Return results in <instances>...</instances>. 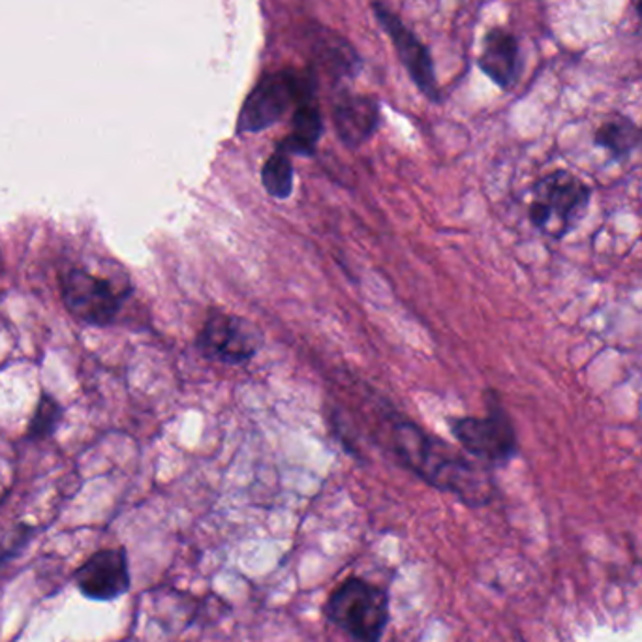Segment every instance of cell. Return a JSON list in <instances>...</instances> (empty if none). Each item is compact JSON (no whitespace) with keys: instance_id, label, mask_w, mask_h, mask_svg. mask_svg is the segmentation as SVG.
<instances>
[{"instance_id":"6","label":"cell","mask_w":642,"mask_h":642,"mask_svg":"<svg viewBox=\"0 0 642 642\" xmlns=\"http://www.w3.org/2000/svg\"><path fill=\"white\" fill-rule=\"evenodd\" d=\"M260 346L262 333L249 320L223 312H213L197 339V347L205 357L226 365L249 360Z\"/></svg>"},{"instance_id":"17","label":"cell","mask_w":642,"mask_h":642,"mask_svg":"<svg viewBox=\"0 0 642 642\" xmlns=\"http://www.w3.org/2000/svg\"><path fill=\"white\" fill-rule=\"evenodd\" d=\"M637 10H639V13L642 15V0H637Z\"/></svg>"},{"instance_id":"4","label":"cell","mask_w":642,"mask_h":642,"mask_svg":"<svg viewBox=\"0 0 642 642\" xmlns=\"http://www.w3.org/2000/svg\"><path fill=\"white\" fill-rule=\"evenodd\" d=\"M592 191L570 171H552L534 186L528 215L544 236L562 239L583 222Z\"/></svg>"},{"instance_id":"1","label":"cell","mask_w":642,"mask_h":642,"mask_svg":"<svg viewBox=\"0 0 642 642\" xmlns=\"http://www.w3.org/2000/svg\"><path fill=\"white\" fill-rule=\"evenodd\" d=\"M394 451L399 459L426 483L439 491L452 492L470 505L486 504L491 500L492 483L481 468L460 457L451 447L431 439L417 426L394 428Z\"/></svg>"},{"instance_id":"18","label":"cell","mask_w":642,"mask_h":642,"mask_svg":"<svg viewBox=\"0 0 642 642\" xmlns=\"http://www.w3.org/2000/svg\"><path fill=\"white\" fill-rule=\"evenodd\" d=\"M641 134H642V130H641Z\"/></svg>"},{"instance_id":"16","label":"cell","mask_w":642,"mask_h":642,"mask_svg":"<svg viewBox=\"0 0 642 642\" xmlns=\"http://www.w3.org/2000/svg\"><path fill=\"white\" fill-rule=\"evenodd\" d=\"M62 420V406L49 393L39 394L38 406L28 421L26 438L42 439L51 436Z\"/></svg>"},{"instance_id":"9","label":"cell","mask_w":642,"mask_h":642,"mask_svg":"<svg viewBox=\"0 0 642 642\" xmlns=\"http://www.w3.org/2000/svg\"><path fill=\"white\" fill-rule=\"evenodd\" d=\"M76 584L83 596L94 601H112L130 591V568L125 549L94 552L79 565Z\"/></svg>"},{"instance_id":"15","label":"cell","mask_w":642,"mask_h":642,"mask_svg":"<svg viewBox=\"0 0 642 642\" xmlns=\"http://www.w3.org/2000/svg\"><path fill=\"white\" fill-rule=\"evenodd\" d=\"M262 183L275 199H288L294 192V165L288 152L276 149L262 168Z\"/></svg>"},{"instance_id":"14","label":"cell","mask_w":642,"mask_h":642,"mask_svg":"<svg viewBox=\"0 0 642 642\" xmlns=\"http://www.w3.org/2000/svg\"><path fill=\"white\" fill-rule=\"evenodd\" d=\"M641 141V130L637 128L633 121L622 115L609 118L596 131L597 147H601L615 158L628 157Z\"/></svg>"},{"instance_id":"2","label":"cell","mask_w":642,"mask_h":642,"mask_svg":"<svg viewBox=\"0 0 642 642\" xmlns=\"http://www.w3.org/2000/svg\"><path fill=\"white\" fill-rule=\"evenodd\" d=\"M318 72L314 66L305 70L284 68L280 72L265 73L244 100L237 131L256 134L276 125L297 105L318 100Z\"/></svg>"},{"instance_id":"10","label":"cell","mask_w":642,"mask_h":642,"mask_svg":"<svg viewBox=\"0 0 642 642\" xmlns=\"http://www.w3.org/2000/svg\"><path fill=\"white\" fill-rule=\"evenodd\" d=\"M333 123L342 144L357 149L380 126V104L367 94H342L333 107Z\"/></svg>"},{"instance_id":"7","label":"cell","mask_w":642,"mask_h":642,"mask_svg":"<svg viewBox=\"0 0 642 642\" xmlns=\"http://www.w3.org/2000/svg\"><path fill=\"white\" fill-rule=\"evenodd\" d=\"M372 12L378 23L383 26L387 36L393 39V46L399 53L400 62L406 68L415 87L431 102L439 104L442 102V92H439L438 79H436V72H434L431 53L423 46V42L402 23V20L393 10H389L380 0H374Z\"/></svg>"},{"instance_id":"12","label":"cell","mask_w":642,"mask_h":642,"mask_svg":"<svg viewBox=\"0 0 642 642\" xmlns=\"http://www.w3.org/2000/svg\"><path fill=\"white\" fill-rule=\"evenodd\" d=\"M312 51H314L316 62L329 76H336V78H341V76L354 78L363 65L352 44L342 38L341 34L333 33L325 26L316 28Z\"/></svg>"},{"instance_id":"5","label":"cell","mask_w":642,"mask_h":642,"mask_svg":"<svg viewBox=\"0 0 642 642\" xmlns=\"http://www.w3.org/2000/svg\"><path fill=\"white\" fill-rule=\"evenodd\" d=\"M451 431L466 451L491 465L507 462L517 452L515 428L496 400L486 417H460L452 421Z\"/></svg>"},{"instance_id":"3","label":"cell","mask_w":642,"mask_h":642,"mask_svg":"<svg viewBox=\"0 0 642 642\" xmlns=\"http://www.w3.org/2000/svg\"><path fill=\"white\" fill-rule=\"evenodd\" d=\"M323 615L354 642H381L389 623V594L365 578L347 577L339 584Z\"/></svg>"},{"instance_id":"8","label":"cell","mask_w":642,"mask_h":642,"mask_svg":"<svg viewBox=\"0 0 642 642\" xmlns=\"http://www.w3.org/2000/svg\"><path fill=\"white\" fill-rule=\"evenodd\" d=\"M62 299L68 312L78 320L105 325L115 320L123 296L102 276L73 270L62 276Z\"/></svg>"},{"instance_id":"11","label":"cell","mask_w":642,"mask_h":642,"mask_svg":"<svg viewBox=\"0 0 642 642\" xmlns=\"http://www.w3.org/2000/svg\"><path fill=\"white\" fill-rule=\"evenodd\" d=\"M478 65L481 72L500 89H512L520 70L517 38L504 28H491L483 42V51L479 55Z\"/></svg>"},{"instance_id":"13","label":"cell","mask_w":642,"mask_h":642,"mask_svg":"<svg viewBox=\"0 0 642 642\" xmlns=\"http://www.w3.org/2000/svg\"><path fill=\"white\" fill-rule=\"evenodd\" d=\"M291 123H294V130L276 145V149L288 154H301V157L314 154L316 145L323 134V118H321L318 100L297 105Z\"/></svg>"}]
</instances>
